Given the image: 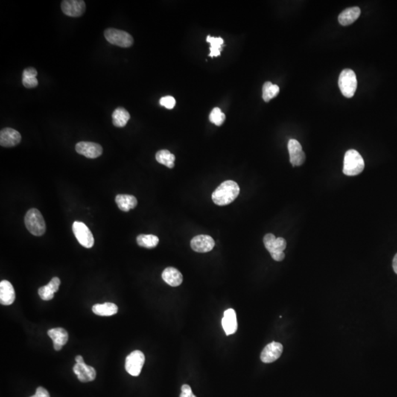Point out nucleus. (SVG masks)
Instances as JSON below:
<instances>
[{
    "instance_id": "nucleus-19",
    "label": "nucleus",
    "mask_w": 397,
    "mask_h": 397,
    "mask_svg": "<svg viewBox=\"0 0 397 397\" xmlns=\"http://www.w3.org/2000/svg\"><path fill=\"white\" fill-rule=\"evenodd\" d=\"M162 278L170 286L177 287L182 283V275L179 270L174 267H168L164 269Z\"/></svg>"
},
{
    "instance_id": "nucleus-31",
    "label": "nucleus",
    "mask_w": 397,
    "mask_h": 397,
    "mask_svg": "<svg viewBox=\"0 0 397 397\" xmlns=\"http://www.w3.org/2000/svg\"><path fill=\"white\" fill-rule=\"evenodd\" d=\"M22 84L25 88H36L39 84L36 77H22Z\"/></svg>"
},
{
    "instance_id": "nucleus-33",
    "label": "nucleus",
    "mask_w": 397,
    "mask_h": 397,
    "mask_svg": "<svg viewBox=\"0 0 397 397\" xmlns=\"http://www.w3.org/2000/svg\"><path fill=\"white\" fill-rule=\"evenodd\" d=\"M37 74L38 72L36 68H33V67H30V68H25V69L23 71L22 77H36Z\"/></svg>"
},
{
    "instance_id": "nucleus-29",
    "label": "nucleus",
    "mask_w": 397,
    "mask_h": 397,
    "mask_svg": "<svg viewBox=\"0 0 397 397\" xmlns=\"http://www.w3.org/2000/svg\"><path fill=\"white\" fill-rule=\"evenodd\" d=\"M55 291L51 287L47 284V285L41 287L39 289V295L42 299L44 301L51 300L54 297Z\"/></svg>"
},
{
    "instance_id": "nucleus-28",
    "label": "nucleus",
    "mask_w": 397,
    "mask_h": 397,
    "mask_svg": "<svg viewBox=\"0 0 397 397\" xmlns=\"http://www.w3.org/2000/svg\"><path fill=\"white\" fill-rule=\"evenodd\" d=\"M209 119L213 124H216L217 126H221L225 122V115L220 109L215 108L210 113Z\"/></svg>"
},
{
    "instance_id": "nucleus-7",
    "label": "nucleus",
    "mask_w": 397,
    "mask_h": 397,
    "mask_svg": "<svg viewBox=\"0 0 397 397\" xmlns=\"http://www.w3.org/2000/svg\"><path fill=\"white\" fill-rule=\"evenodd\" d=\"M145 363V356L139 350L133 351L126 357L125 369L130 375L137 377L141 374Z\"/></svg>"
},
{
    "instance_id": "nucleus-12",
    "label": "nucleus",
    "mask_w": 397,
    "mask_h": 397,
    "mask_svg": "<svg viewBox=\"0 0 397 397\" xmlns=\"http://www.w3.org/2000/svg\"><path fill=\"white\" fill-rule=\"evenodd\" d=\"M284 350V346L279 342L273 341L266 345L261 354V360L263 363H271L276 361Z\"/></svg>"
},
{
    "instance_id": "nucleus-11",
    "label": "nucleus",
    "mask_w": 397,
    "mask_h": 397,
    "mask_svg": "<svg viewBox=\"0 0 397 397\" xmlns=\"http://www.w3.org/2000/svg\"><path fill=\"white\" fill-rule=\"evenodd\" d=\"M75 150L79 154L91 159L98 158L103 154V152L101 145L97 143L88 142V141L77 143L76 144Z\"/></svg>"
},
{
    "instance_id": "nucleus-8",
    "label": "nucleus",
    "mask_w": 397,
    "mask_h": 397,
    "mask_svg": "<svg viewBox=\"0 0 397 397\" xmlns=\"http://www.w3.org/2000/svg\"><path fill=\"white\" fill-rule=\"evenodd\" d=\"M72 230L77 241L82 246L88 249L94 246V236L89 228L84 223L74 222L72 225Z\"/></svg>"
},
{
    "instance_id": "nucleus-22",
    "label": "nucleus",
    "mask_w": 397,
    "mask_h": 397,
    "mask_svg": "<svg viewBox=\"0 0 397 397\" xmlns=\"http://www.w3.org/2000/svg\"><path fill=\"white\" fill-rule=\"evenodd\" d=\"M113 124L115 127H124L127 125L130 118L128 111L124 108H117L113 113Z\"/></svg>"
},
{
    "instance_id": "nucleus-23",
    "label": "nucleus",
    "mask_w": 397,
    "mask_h": 397,
    "mask_svg": "<svg viewBox=\"0 0 397 397\" xmlns=\"http://www.w3.org/2000/svg\"><path fill=\"white\" fill-rule=\"evenodd\" d=\"M92 310L97 316H111L116 314L118 307L115 304L106 302L103 304H96L93 306Z\"/></svg>"
},
{
    "instance_id": "nucleus-25",
    "label": "nucleus",
    "mask_w": 397,
    "mask_h": 397,
    "mask_svg": "<svg viewBox=\"0 0 397 397\" xmlns=\"http://www.w3.org/2000/svg\"><path fill=\"white\" fill-rule=\"evenodd\" d=\"M137 243L141 247L153 249L159 243V238L156 235L141 234L137 237Z\"/></svg>"
},
{
    "instance_id": "nucleus-35",
    "label": "nucleus",
    "mask_w": 397,
    "mask_h": 397,
    "mask_svg": "<svg viewBox=\"0 0 397 397\" xmlns=\"http://www.w3.org/2000/svg\"><path fill=\"white\" fill-rule=\"evenodd\" d=\"M30 397H50V396L47 389L43 387H39L36 389V395Z\"/></svg>"
},
{
    "instance_id": "nucleus-37",
    "label": "nucleus",
    "mask_w": 397,
    "mask_h": 397,
    "mask_svg": "<svg viewBox=\"0 0 397 397\" xmlns=\"http://www.w3.org/2000/svg\"><path fill=\"white\" fill-rule=\"evenodd\" d=\"M75 361H76V363H85L84 360H83V357H82L81 355L76 356Z\"/></svg>"
},
{
    "instance_id": "nucleus-17",
    "label": "nucleus",
    "mask_w": 397,
    "mask_h": 397,
    "mask_svg": "<svg viewBox=\"0 0 397 397\" xmlns=\"http://www.w3.org/2000/svg\"><path fill=\"white\" fill-rule=\"evenodd\" d=\"M49 337L53 340L55 350L60 351L68 342V334L66 330L61 328H53L47 332Z\"/></svg>"
},
{
    "instance_id": "nucleus-13",
    "label": "nucleus",
    "mask_w": 397,
    "mask_h": 397,
    "mask_svg": "<svg viewBox=\"0 0 397 397\" xmlns=\"http://www.w3.org/2000/svg\"><path fill=\"white\" fill-rule=\"evenodd\" d=\"M214 246L215 241L214 238L208 235H197L191 241V249L199 253L210 252L214 249Z\"/></svg>"
},
{
    "instance_id": "nucleus-36",
    "label": "nucleus",
    "mask_w": 397,
    "mask_h": 397,
    "mask_svg": "<svg viewBox=\"0 0 397 397\" xmlns=\"http://www.w3.org/2000/svg\"><path fill=\"white\" fill-rule=\"evenodd\" d=\"M393 269L395 273H396L397 275V253L393 259Z\"/></svg>"
},
{
    "instance_id": "nucleus-20",
    "label": "nucleus",
    "mask_w": 397,
    "mask_h": 397,
    "mask_svg": "<svg viewBox=\"0 0 397 397\" xmlns=\"http://www.w3.org/2000/svg\"><path fill=\"white\" fill-rule=\"evenodd\" d=\"M360 15V9L358 7H349L340 13L339 22L342 26H348L355 22Z\"/></svg>"
},
{
    "instance_id": "nucleus-6",
    "label": "nucleus",
    "mask_w": 397,
    "mask_h": 397,
    "mask_svg": "<svg viewBox=\"0 0 397 397\" xmlns=\"http://www.w3.org/2000/svg\"><path fill=\"white\" fill-rule=\"evenodd\" d=\"M104 35L109 43L118 47L127 48L133 44V38L131 35L123 30L109 28L105 31Z\"/></svg>"
},
{
    "instance_id": "nucleus-24",
    "label": "nucleus",
    "mask_w": 397,
    "mask_h": 397,
    "mask_svg": "<svg viewBox=\"0 0 397 397\" xmlns=\"http://www.w3.org/2000/svg\"><path fill=\"white\" fill-rule=\"evenodd\" d=\"M155 158L159 164H163L168 168L173 169L174 167L175 156L169 150H160L155 155Z\"/></svg>"
},
{
    "instance_id": "nucleus-4",
    "label": "nucleus",
    "mask_w": 397,
    "mask_h": 397,
    "mask_svg": "<svg viewBox=\"0 0 397 397\" xmlns=\"http://www.w3.org/2000/svg\"><path fill=\"white\" fill-rule=\"evenodd\" d=\"M25 226L29 232L36 236L44 235L46 231V224L43 216L39 210L32 208L26 214L24 218Z\"/></svg>"
},
{
    "instance_id": "nucleus-26",
    "label": "nucleus",
    "mask_w": 397,
    "mask_h": 397,
    "mask_svg": "<svg viewBox=\"0 0 397 397\" xmlns=\"http://www.w3.org/2000/svg\"><path fill=\"white\" fill-rule=\"evenodd\" d=\"M206 41L208 43L211 44L210 57H214L220 56L221 52L222 50V47L224 46V40L222 38L212 37V36H208Z\"/></svg>"
},
{
    "instance_id": "nucleus-32",
    "label": "nucleus",
    "mask_w": 397,
    "mask_h": 397,
    "mask_svg": "<svg viewBox=\"0 0 397 397\" xmlns=\"http://www.w3.org/2000/svg\"><path fill=\"white\" fill-rule=\"evenodd\" d=\"M179 397H197L193 394L191 387L188 385L185 384L182 386L181 394Z\"/></svg>"
},
{
    "instance_id": "nucleus-16",
    "label": "nucleus",
    "mask_w": 397,
    "mask_h": 397,
    "mask_svg": "<svg viewBox=\"0 0 397 397\" xmlns=\"http://www.w3.org/2000/svg\"><path fill=\"white\" fill-rule=\"evenodd\" d=\"M74 374L82 383H88L95 380L96 370L92 366H88L86 363H76L73 367Z\"/></svg>"
},
{
    "instance_id": "nucleus-27",
    "label": "nucleus",
    "mask_w": 397,
    "mask_h": 397,
    "mask_svg": "<svg viewBox=\"0 0 397 397\" xmlns=\"http://www.w3.org/2000/svg\"><path fill=\"white\" fill-rule=\"evenodd\" d=\"M280 92L279 86L272 84L271 82H266L263 86V99L266 103L275 98Z\"/></svg>"
},
{
    "instance_id": "nucleus-10",
    "label": "nucleus",
    "mask_w": 397,
    "mask_h": 397,
    "mask_svg": "<svg viewBox=\"0 0 397 397\" xmlns=\"http://www.w3.org/2000/svg\"><path fill=\"white\" fill-rule=\"evenodd\" d=\"M287 149L290 155V162L293 167H299L305 163L306 157L300 143L297 140H289Z\"/></svg>"
},
{
    "instance_id": "nucleus-18",
    "label": "nucleus",
    "mask_w": 397,
    "mask_h": 397,
    "mask_svg": "<svg viewBox=\"0 0 397 397\" xmlns=\"http://www.w3.org/2000/svg\"><path fill=\"white\" fill-rule=\"evenodd\" d=\"M16 293L13 285L9 281L0 283V302L3 305H10L14 302Z\"/></svg>"
},
{
    "instance_id": "nucleus-21",
    "label": "nucleus",
    "mask_w": 397,
    "mask_h": 397,
    "mask_svg": "<svg viewBox=\"0 0 397 397\" xmlns=\"http://www.w3.org/2000/svg\"><path fill=\"white\" fill-rule=\"evenodd\" d=\"M115 202L118 208L124 212H128L130 210L136 207L138 201L134 196L128 194H118L115 197Z\"/></svg>"
},
{
    "instance_id": "nucleus-34",
    "label": "nucleus",
    "mask_w": 397,
    "mask_h": 397,
    "mask_svg": "<svg viewBox=\"0 0 397 397\" xmlns=\"http://www.w3.org/2000/svg\"><path fill=\"white\" fill-rule=\"evenodd\" d=\"M48 285L53 288V290H54L55 293H56V292L58 290L59 286H60V280L58 278H57V277H55V278H53V279L50 281Z\"/></svg>"
},
{
    "instance_id": "nucleus-5",
    "label": "nucleus",
    "mask_w": 397,
    "mask_h": 397,
    "mask_svg": "<svg viewBox=\"0 0 397 397\" xmlns=\"http://www.w3.org/2000/svg\"><path fill=\"white\" fill-rule=\"evenodd\" d=\"M339 86L345 97H352L357 86V77L354 71L349 68L343 69L339 76Z\"/></svg>"
},
{
    "instance_id": "nucleus-1",
    "label": "nucleus",
    "mask_w": 397,
    "mask_h": 397,
    "mask_svg": "<svg viewBox=\"0 0 397 397\" xmlns=\"http://www.w3.org/2000/svg\"><path fill=\"white\" fill-rule=\"evenodd\" d=\"M240 194L238 183L233 180H226L214 191L213 202L220 206H225L233 202Z\"/></svg>"
},
{
    "instance_id": "nucleus-9",
    "label": "nucleus",
    "mask_w": 397,
    "mask_h": 397,
    "mask_svg": "<svg viewBox=\"0 0 397 397\" xmlns=\"http://www.w3.org/2000/svg\"><path fill=\"white\" fill-rule=\"evenodd\" d=\"M86 2L83 0H63L61 2L62 11L71 17L81 16L86 11Z\"/></svg>"
},
{
    "instance_id": "nucleus-2",
    "label": "nucleus",
    "mask_w": 397,
    "mask_h": 397,
    "mask_svg": "<svg viewBox=\"0 0 397 397\" xmlns=\"http://www.w3.org/2000/svg\"><path fill=\"white\" fill-rule=\"evenodd\" d=\"M364 167V160L358 152L349 150L345 153L343 169L345 175H358L363 171Z\"/></svg>"
},
{
    "instance_id": "nucleus-14",
    "label": "nucleus",
    "mask_w": 397,
    "mask_h": 397,
    "mask_svg": "<svg viewBox=\"0 0 397 397\" xmlns=\"http://www.w3.org/2000/svg\"><path fill=\"white\" fill-rule=\"evenodd\" d=\"M21 140V134L14 129L7 127L0 132V144L1 147H15L20 143Z\"/></svg>"
},
{
    "instance_id": "nucleus-3",
    "label": "nucleus",
    "mask_w": 397,
    "mask_h": 397,
    "mask_svg": "<svg viewBox=\"0 0 397 397\" xmlns=\"http://www.w3.org/2000/svg\"><path fill=\"white\" fill-rule=\"evenodd\" d=\"M265 247L269 251L271 256L275 261H284L285 258V253L284 251L286 248L287 242L284 238H276L272 233H268L264 238Z\"/></svg>"
},
{
    "instance_id": "nucleus-30",
    "label": "nucleus",
    "mask_w": 397,
    "mask_h": 397,
    "mask_svg": "<svg viewBox=\"0 0 397 397\" xmlns=\"http://www.w3.org/2000/svg\"><path fill=\"white\" fill-rule=\"evenodd\" d=\"M160 104L167 109H174L176 105V100L171 96H166L160 100Z\"/></svg>"
},
{
    "instance_id": "nucleus-15",
    "label": "nucleus",
    "mask_w": 397,
    "mask_h": 397,
    "mask_svg": "<svg viewBox=\"0 0 397 397\" xmlns=\"http://www.w3.org/2000/svg\"><path fill=\"white\" fill-rule=\"evenodd\" d=\"M222 328L227 336L234 334L238 329L236 313L233 309H227L224 313L222 320Z\"/></svg>"
}]
</instances>
